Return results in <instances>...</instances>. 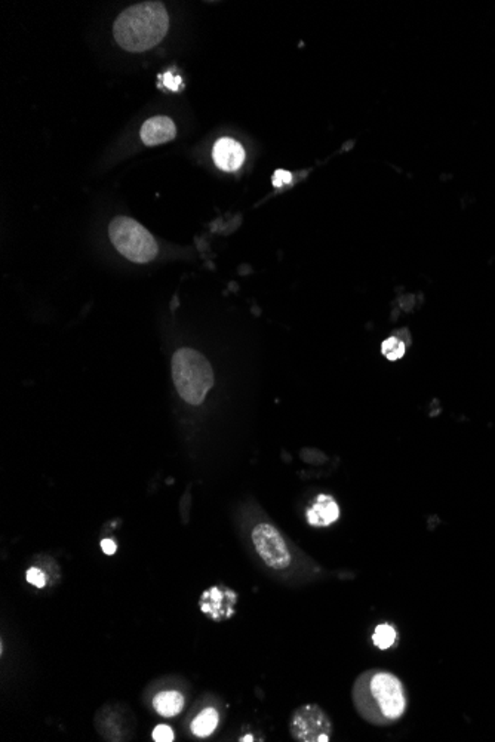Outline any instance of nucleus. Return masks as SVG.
<instances>
[{"label":"nucleus","instance_id":"obj_17","mask_svg":"<svg viewBox=\"0 0 495 742\" xmlns=\"http://www.w3.org/2000/svg\"><path fill=\"white\" fill-rule=\"evenodd\" d=\"M292 181V175L288 172V171H283V169H278L273 175V185L275 187H282L285 184H289Z\"/></svg>","mask_w":495,"mask_h":742},{"label":"nucleus","instance_id":"obj_4","mask_svg":"<svg viewBox=\"0 0 495 742\" xmlns=\"http://www.w3.org/2000/svg\"><path fill=\"white\" fill-rule=\"evenodd\" d=\"M108 236L119 252L132 262L145 264L157 255V243L153 236L132 218H115L110 222Z\"/></svg>","mask_w":495,"mask_h":742},{"label":"nucleus","instance_id":"obj_8","mask_svg":"<svg viewBox=\"0 0 495 742\" xmlns=\"http://www.w3.org/2000/svg\"><path fill=\"white\" fill-rule=\"evenodd\" d=\"M141 140L145 145L153 147L174 140L177 135L175 123L166 116H156L148 119L141 128Z\"/></svg>","mask_w":495,"mask_h":742},{"label":"nucleus","instance_id":"obj_12","mask_svg":"<svg viewBox=\"0 0 495 742\" xmlns=\"http://www.w3.org/2000/svg\"><path fill=\"white\" fill-rule=\"evenodd\" d=\"M396 640V630L389 625V624H381L375 628V632L373 634V641L374 645L381 649V650H386L389 648L393 646Z\"/></svg>","mask_w":495,"mask_h":742},{"label":"nucleus","instance_id":"obj_19","mask_svg":"<svg viewBox=\"0 0 495 742\" xmlns=\"http://www.w3.org/2000/svg\"><path fill=\"white\" fill-rule=\"evenodd\" d=\"M241 741H252V736H245V738L241 739Z\"/></svg>","mask_w":495,"mask_h":742},{"label":"nucleus","instance_id":"obj_7","mask_svg":"<svg viewBox=\"0 0 495 742\" xmlns=\"http://www.w3.org/2000/svg\"><path fill=\"white\" fill-rule=\"evenodd\" d=\"M215 165L226 172L238 171L245 162V150L231 138H220L213 150Z\"/></svg>","mask_w":495,"mask_h":742},{"label":"nucleus","instance_id":"obj_11","mask_svg":"<svg viewBox=\"0 0 495 742\" xmlns=\"http://www.w3.org/2000/svg\"><path fill=\"white\" fill-rule=\"evenodd\" d=\"M218 720H220V717H218L217 710L213 707H208L197 714L196 719L192 722V732L199 738H206L211 734H214V731L218 726Z\"/></svg>","mask_w":495,"mask_h":742},{"label":"nucleus","instance_id":"obj_18","mask_svg":"<svg viewBox=\"0 0 495 742\" xmlns=\"http://www.w3.org/2000/svg\"><path fill=\"white\" fill-rule=\"evenodd\" d=\"M101 548L104 551V555L107 556H113L116 550H117V545L113 539H103L101 541Z\"/></svg>","mask_w":495,"mask_h":742},{"label":"nucleus","instance_id":"obj_10","mask_svg":"<svg viewBox=\"0 0 495 742\" xmlns=\"http://www.w3.org/2000/svg\"><path fill=\"white\" fill-rule=\"evenodd\" d=\"M155 710L164 717H174L184 708V697L177 690L159 692L153 699Z\"/></svg>","mask_w":495,"mask_h":742},{"label":"nucleus","instance_id":"obj_9","mask_svg":"<svg viewBox=\"0 0 495 742\" xmlns=\"http://www.w3.org/2000/svg\"><path fill=\"white\" fill-rule=\"evenodd\" d=\"M340 518L338 504L329 495H319L313 507L307 511V522L312 526H329Z\"/></svg>","mask_w":495,"mask_h":742},{"label":"nucleus","instance_id":"obj_3","mask_svg":"<svg viewBox=\"0 0 495 742\" xmlns=\"http://www.w3.org/2000/svg\"><path fill=\"white\" fill-rule=\"evenodd\" d=\"M172 378L178 394L190 405H201L214 385V372L203 355L180 348L172 357Z\"/></svg>","mask_w":495,"mask_h":742},{"label":"nucleus","instance_id":"obj_15","mask_svg":"<svg viewBox=\"0 0 495 742\" xmlns=\"http://www.w3.org/2000/svg\"><path fill=\"white\" fill-rule=\"evenodd\" d=\"M27 581L37 588H43L46 585V575L41 569L30 568L27 571Z\"/></svg>","mask_w":495,"mask_h":742},{"label":"nucleus","instance_id":"obj_5","mask_svg":"<svg viewBox=\"0 0 495 742\" xmlns=\"http://www.w3.org/2000/svg\"><path fill=\"white\" fill-rule=\"evenodd\" d=\"M291 736L300 742H328L332 735V723L328 714L316 704H308L292 714Z\"/></svg>","mask_w":495,"mask_h":742},{"label":"nucleus","instance_id":"obj_13","mask_svg":"<svg viewBox=\"0 0 495 742\" xmlns=\"http://www.w3.org/2000/svg\"><path fill=\"white\" fill-rule=\"evenodd\" d=\"M381 353L385 355L389 360L394 362V360H399L401 357H403L405 355V343L401 341L399 338L396 336H390L387 338L385 343H382L381 345Z\"/></svg>","mask_w":495,"mask_h":742},{"label":"nucleus","instance_id":"obj_6","mask_svg":"<svg viewBox=\"0 0 495 742\" xmlns=\"http://www.w3.org/2000/svg\"><path fill=\"white\" fill-rule=\"evenodd\" d=\"M252 544L258 556L268 568L275 571L287 569L292 562L289 548L282 534L270 523H258L252 529Z\"/></svg>","mask_w":495,"mask_h":742},{"label":"nucleus","instance_id":"obj_14","mask_svg":"<svg viewBox=\"0 0 495 742\" xmlns=\"http://www.w3.org/2000/svg\"><path fill=\"white\" fill-rule=\"evenodd\" d=\"M153 739L156 742H172L175 739L174 731L166 725H159L155 727L153 731Z\"/></svg>","mask_w":495,"mask_h":742},{"label":"nucleus","instance_id":"obj_2","mask_svg":"<svg viewBox=\"0 0 495 742\" xmlns=\"http://www.w3.org/2000/svg\"><path fill=\"white\" fill-rule=\"evenodd\" d=\"M169 17L160 2H143L125 9L116 18L115 39L129 52H144L166 36Z\"/></svg>","mask_w":495,"mask_h":742},{"label":"nucleus","instance_id":"obj_1","mask_svg":"<svg viewBox=\"0 0 495 742\" xmlns=\"http://www.w3.org/2000/svg\"><path fill=\"white\" fill-rule=\"evenodd\" d=\"M353 701L365 720L380 726L401 719L406 707L402 682L385 670H371L359 677Z\"/></svg>","mask_w":495,"mask_h":742},{"label":"nucleus","instance_id":"obj_16","mask_svg":"<svg viewBox=\"0 0 495 742\" xmlns=\"http://www.w3.org/2000/svg\"><path fill=\"white\" fill-rule=\"evenodd\" d=\"M160 79H162L164 85L171 91H178L180 87H181V78L177 76V74H174V73L168 71V73L162 74V78H160Z\"/></svg>","mask_w":495,"mask_h":742}]
</instances>
